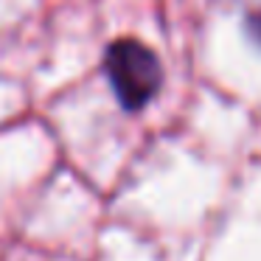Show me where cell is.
Here are the masks:
<instances>
[{
  "label": "cell",
  "instance_id": "2",
  "mask_svg": "<svg viewBox=\"0 0 261 261\" xmlns=\"http://www.w3.org/2000/svg\"><path fill=\"white\" fill-rule=\"evenodd\" d=\"M247 31H250V37H253V40L261 45V12L250 14V20H247Z\"/></svg>",
  "mask_w": 261,
  "mask_h": 261
},
{
  "label": "cell",
  "instance_id": "1",
  "mask_svg": "<svg viewBox=\"0 0 261 261\" xmlns=\"http://www.w3.org/2000/svg\"><path fill=\"white\" fill-rule=\"evenodd\" d=\"M104 68L124 110L146 107L163 85V68L158 54L141 40H115L107 48Z\"/></svg>",
  "mask_w": 261,
  "mask_h": 261
}]
</instances>
